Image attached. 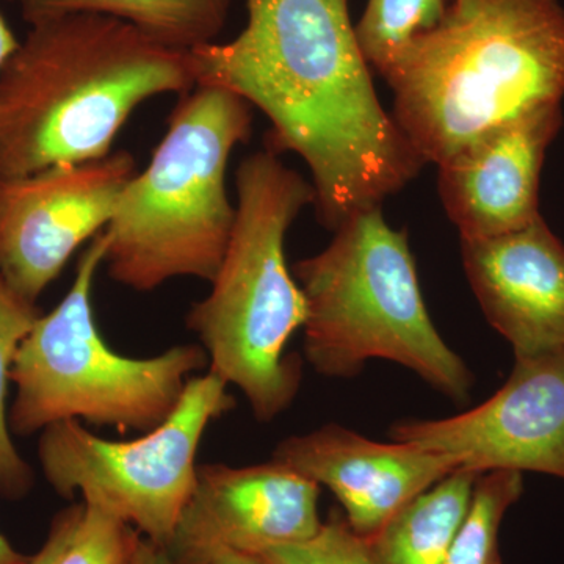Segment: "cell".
<instances>
[{
  "label": "cell",
  "instance_id": "cell-15",
  "mask_svg": "<svg viewBox=\"0 0 564 564\" xmlns=\"http://www.w3.org/2000/svg\"><path fill=\"white\" fill-rule=\"evenodd\" d=\"M29 25L91 13L135 25L174 50L191 52L215 43L228 24L232 0H7Z\"/></svg>",
  "mask_w": 564,
  "mask_h": 564
},
{
  "label": "cell",
  "instance_id": "cell-5",
  "mask_svg": "<svg viewBox=\"0 0 564 564\" xmlns=\"http://www.w3.org/2000/svg\"><path fill=\"white\" fill-rule=\"evenodd\" d=\"M252 107L198 84L182 96L143 172L126 185L106 228L110 280L148 293L177 278L212 282L236 223L229 159L252 132Z\"/></svg>",
  "mask_w": 564,
  "mask_h": 564
},
{
  "label": "cell",
  "instance_id": "cell-16",
  "mask_svg": "<svg viewBox=\"0 0 564 564\" xmlns=\"http://www.w3.org/2000/svg\"><path fill=\"white\" fill-rule=\"evenodd\" d=\"M477 473L456 469L419 494L373 536V564H444L473 502Z\"/></svg>",
  "mask_w": 564,
  "mask_h": 564
},
{
  "label": "cell",
  "instance_id": "cell-9",
  "mask_svg": "<svg viewBox=\"0 0 564 564\" xmlns=\"http://www.w3.org/2000/svg\"><path fill=\"white\" fill-rule=\"evenodd\" d=\"M131 152L0 180V278L36 304L85 242L109 225L135 176Z\"/></svg>",
  "mask_w": 564,
  "mask_h": 564
},
{
  "label": "cell",
  "instance_id": "cell-1",
  "mask_svg": "<svg viewBox=\"0 0 564 564\" xmlns=\"http://www.w3.org/2000/svg\"><path fill=\"white\" fill-rule=\"evenodd\" d=\"M236 39L191 51L196 85L236 93L270 121V150L299 155L329 231L381 207L425 162L375 91L348 0H245Z\"/></svg>",
  "mask_w": 564,
  "mask_h": 564
},
{
  "label": "cell",
  "instance_id": "cell-6",
  "mask_svg": "<svg viewBox=\"0 0 564 564\" xmlns=\"http://www.w3.org/2000/svg\"><path fill=\"white\" fill-rule=\"evenodd\" d=\"M292 273L306 300L304 355L315 372L352 378L370 359H388L456 403L469 399L474 375L437 333L408 234L381 207L352 215Z\"/></svg>",
  "mask_w": 564,
  "mask_h": 564
},
{
  "label": "cell",
  "instance_id": "cell-10",
  "mask_svg": "<svg viewBox=\"0 0 564 564\" xmlns=\"http://www.w3.org/2000/svg\"><path fill=\"white\" fill-rule=\"evenodd\" d=\"M389 436L452 456L477 474L532 470L564 480V350L516 356L507 383L480 406L440 421L395 423Z\"/></svg>",
  "mask_w": 564,
  "mask_h": 564
},
{
  "label": "cell",
  "instance_id": "cell-3",
  "mask_svg": "<svg viewBox=\"0 0 564 564\" xmlns=\"http://www.w3.org/2000/svg\"><path fill=\"white\" fill-rule=\"evenodd\" d=\"M383 79L392 118L425 163L564 99V9L558 0H452Z\"/></svg>",
  "mask_w": 564,
  "mask_h": 564
},
{
  "label": "cell",
  "instance_id": "cell-21",
  "mask_svg": "<svg viewBox=\"0 0 564 564\" xmlns=\"http://www.w3.org/2000/svg\"><path fill=\"white\" fill-rule=\"evenodd\" d=\"M256 558L262 564H373L366 538L334 513L311 540L267 549Z\"/></svg>",
  "mask_w": 564,
  "mask_h": 564
},
{
  "label": "cell",
  "instance_id": "cell-19",
  "mask_svg": "<svg viewBox=\"0 0 564 564\" xmlns=\"http://www.w3.org/2000/svg\"><path fill=\"white\" fill-rule=\"evenodd\" d=\"M452 0H369L356 36L370 68L383 77L404 47L440 24Z\"/></svg>",
  "mask_w": 564,
  "mask_h": 564
},
{
  "label": "cell",
  "instance_id": "cell-20",
  "mask_svg": "<svg viewBox=\"0 0 564 564\" xmlns=\"http://www.w3.org/2000/svg\"><path fill=\"white\" fill-rule=\"evenodd\" d=\"M82 503L79 521L55 564H132L141 534L106 508Z\"/></svg>",
  "mask_w": 564,
  "mask_h": 564
},
{
  "label": "cell",
  "instance_id": "cell-14",
  "mask_svg": "<svg viewBox=\"0 0 564 564\" xmlns=\"http://www.w3.org/2000/svg\"><path fill=\"white\" fill-rule=\"evenodd\" d=\"M464 272L514 356L564 350V245L543 217L518 231L462 239Z\"/></svg>",
  "mask_w": 564,
  "mask_h": 564
},
{
  "label": "cell",
  "instance_id": "cell-8",
  "mask_svg": "<svg viewBox=\"0 0 564 564\" xmlns=\"http://www.w3.org/2000/svg\"><path fill=\"white\" fill-rule=\"evenodd\" d=\"M228 389L215 373L196 375L172 415L133 441L104 440L79 421L54 423L40 433L44 478L63 499L99 505L165 547L195 491L204 434L236 406Z\"/></svg>",
  "mask_w": 564,
  "mask_h": 564
},
{
  "label": "cell",
  "instance_id": "cell-11",
  "mask_svg": "<svg viewBox=\"0 0 564 564\" xmlns=\"http://www.w3.org/2000/svg\"><path fill=\"white\" fill-rule=\"evenodd\" d=\"M322 486L276 459L256 466L203 464L166 554L174 564H209L221 551L258 556L303 543L322 529Z\"/></svg>",
  "mask_w": 564,
  "mask_h": 564
},
{
  "label": "cell",
  "instance_id": "cell-12",
  "mask_svg": "<svg viewBox=\"0 0 564 564\" xmlns=\"http://www.w3.org/2000/svg\"><path fill=\"white\" fill-rule=\"evenodd\" d=\"M562 126V104H549L485 133L437 166L441 199L462 239L502 236L541 217L545 152Z\"/></svg>",
  "mask_w": 564,
  "mask_h": 564
},
{
  "label": "cell",
  "instance_id": "cell-22",
  "mask_svg": "<svg viewBox=\"0 0 564 564\" xmlns=\"http://www.w3.org/2000/svg\"><path fill=\"white\" fill-rule=\"evenodd\" d=\"M82 508H84V503H74L55 514L46 541L41 545L40 551L31 556L29 564H55L57 562L58 555L62 554L63 547L74 532V527L79 521Z\"/></svg>",
  "mask_w": 564,
  "mask_h": 564
},
{
  "label": "cell",
  "instance_id": "cell-24",
  "mask_svg": "<svg viewBox=\"0 0 564 564\" xmlns=\"http://www.w3.org/2000/svg\"><path fill=\"white\" fill-rule=\"evenodd\" d=\"M20 43L21 41L17 39L10 25L7 24V21L3 20L2 14H0V70L3 69V66L9 62L14 51L20 47Z\"/></svg>",
  "mask_w": 564,
  "mask_h": 564
},
{
  "label": "cell",
  "instance_id": "cell-7",
  "mask_svg": "<svg viewBox=\"0 0 564 564\" xmlns=\"http://www.w3.org/2000/svg\"><path fill=\"white\" fill-rule=\"evenodd\" d=\"M106 250L104 229L82 251L68 293L22 340L10 375L17 388L11 434L32 436L65 421L151 432L176 410L188 381L209 367L199 344L174 345L151 358H129L107 345L93 311Z\"/></svg>",
  "mask_w": 564,
  "mask_h": 564
},
{
  "label": "cell",
  "instance_id": "cell-23",
  "mask_svg": "<svg viewBox=\"0 0 564 564\" xmlns=\"http://www.w3.org/2000/svg\"><path fill=\"white\" fill-rule=\"evenodd\" d=\"M132 564H174V562L162 545L141 536Z\"/></svg>",
  "mask_w": 564,
  "mask_h": 564
},
{
  "label": "cell",
  "instance_id": "cell-13",
  "mask_svg": "<svg viewBox=\"0 0 564 564\" xmlns=\"http://www.w3.org/2000/svg\"><path fill=\"white\" fill-rule=\"evenodd\" d=\"M272 459L328 488L362 538L373 536L414 497L462 469L452 456L397 441L377 443L334 423L285 437Z\"/></svg>",
  "mask_w": 564,
  "mask_h": 564
},
{
  "label": "cell",
  "instance_id": "cell-4",
  "mask_svg": "<svg viewBox=\"0 0 564 564\" xmlns=\"http://www.w3.org/2000/svg\"><path fill=\"white\" fill-rule=\"evenodd\" d=\"M236 223L209 295L188 311L209 372L243 393L259 422L284 413L302 386V362L285 355L306 323V300L285 259V237L314 206L313 184L276 152H254L236 173Z\"/></svg>",
  "mask_w": 564,
  "mask_h": 564
},
{
  "label": "cell",
  "instance_id": "cell-2",
  "mask_svg": "<svg viewBox=\"0 0 564 564\" xmlns=\"http://www.w3.org/2000/svg\"><path fill=\"white\" fill-rule=\"evenodd\" d=\"M196 87L191 52L77 13L31 25L0 70V180L111 154L141 104Z\"/></svg>",
  "mask_w": 564,
  "mask_h": 564
},
{
  "label": "cell",
  "instance_id": "cell-18",
  "mask_svg": "<svg viewBox=\"0 0 564 564\" xmlns=\"http://www.w3.org/2000/svg\"><path fill=\"white\" fill-rule=\"evenodd\" d=\"M522 491L524 478L518 470L478 475L469 511L444 564H503L499 549L500 525Z\"/></svg>",
  "mask_w": 564,
  "mask_h": 564
},
{
  "label": "cell",
  "instance_id": "cell-25",
  "mask_svg": "<svg viewBox=\"0 0 564 564\" xmlns=\"http://www.w3.org/2000/svg\"><path fill=\"white\" fill-rule=\"evenodd\" d=\"M32 555L21 554L10 541L0 533V564H29Z\"/></svg>",
  "mask_w": 564,
  "mask_h": 564
},
{
  "label": "cell",
  "instance_id": "cell-26",
  "mask_svg": "<svg viewBox=\"0 0 564 564\" xmlns=\"http://www.w3.org/2000/svg\"><path fill=\"white\" fill-rule=\"evenodd\" d=\"M209 564H262L256 556L240 554V552L221 551L215 554Z\"/></svg>",
  "mask_w": 564,
  "mask_h": 564
},
{
  "label": "cell",
  "instance_id": "cell-17",
  "mask_svg": "<svg viewBox=\"0 0 564 564\" xmlns=\"http://www.w3.org/2000/svg\"><path fill=\"white\" fill-rule=\"evenodd\" d=\"M40 315L36 304L24 302L0 278V497L10 502L24 499L35 484L32 467L11 440L7 397L17 352Z\"/></svg>",
  "mask_w": 564,
  "mask_h": 564
}]
</instances>
